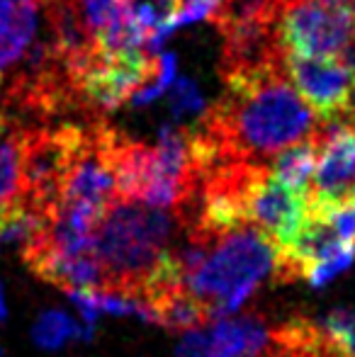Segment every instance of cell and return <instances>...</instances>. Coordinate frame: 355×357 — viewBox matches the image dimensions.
Listing matches in <instances>:
<instances>
[{
	"mask_svg": "<svg viewBox=\"0 0 355 357\" xmlns=\"http://www.w3.org/2000/svg\"><path fill=\"white\" fill-rule=\"evenodd\" d=\"M224 85V98L207 107L195 129L227 158L268 165L280 151L324 132V124L289 85L285 71L232 78Z\"/></svg>",
	"mask_w": 355,
	"mask_h": 357,
	"instance_id": "cell-1",
	"label": "cell"
},
{
	"mask_svg": "<svg viewBox=\"0 0 355 357\" xmlns=\"http://www.w3.org/2000/svg\"><path fill=\"white\" fill-rule=\"evenodd\" d=\"M199 236H204V255L185 275L183 287L204 304L209 319L234 314L263 284L285 282L282 250L258 226L239 224Z\"/></svg>",
	"mask_w": 355,
	"mask_h": 357,
	"instance_id": "cell-2",
	"label": "cell"
},
{
	"mask_svg": "<svg viewBox=\"0 0 355 357\" xmlns=\"http://www.w3.org/2000/svg\"><path fill=\"white\" fill-rule=\"evenodd\" d=\"M183 219L171 209L114 199L95 229V255L105 270V291L142 299ZM144 301V299H142Z\"/></svg>",
	"mask_w": 355,
	"mask_h": 357,
	"instance_id": "cell-3",
	"label": "cell"
},
{
	"mask_svg": "<svg viewBox=\"0 0 355 357\" xmlns=\"http://www.w3.org/2000/svg\"><path fill=\"white\" fill-rule=\"evenodd\" d=\"M278 39L282 52L294 56H343L355 39V8L319 0L289 3L278 15Z\"/></svg>",
	"mask_w": 355,
	"mask_h": 357,
	"instance_id": "cell-4",
	"label": "cell"
},
{
	"mask_svg": "<svg viewBox=\"0 0 355 357\" xmlns=\"http://www.w3.org/2000/svg\"><path fill=\"white\" fill-rule=\"evenodd\" d=\"M153 68L156 56L151 59L144 49L105 52L98 47L73 75L78 107L93 112H112L122 107L151 78Z\"/></svg>",
	"mask_w": 355,
	"mask_h": 357,
	"instance_id": "cell-5",
	"label": "cell"
},
{
	"mask_svg": "<svg viewBox=\"0 0 355 357\" xmlns=\"http://www.w3.org/2000/svg\"><path fill=\"white\" fill-rule=\"evenodd\" d=\"M282 68L324 127L346 122L355 112V66L343 56L304 59L285 54Z\"/></svg>",
	"mask_w": 355,
	"mask_h": 357,
	"instance_id": "cell-6",
	"label": "cell"
},
{
	"mask_svg": "<svg viewBox=\"0 0 355 357\" xmlns=\"http://www.w3.org/2000/svg\"><path fill=\"white\" fill-rule=\"evenodd\" d=\"M275 331L261 314L222 316L183 331L176 357H268L275 350Z\"/></svg>",
	"mask_w": 355,
	"mask_h": 357,
	"instance_id": "cell-7",
	"label": "cell"
},
{
	"mask_svg": "<svg viewBox=\"0 0 355 357\" xmlns=\"http://www.w3.org/2000/svg\"><path fill=\"white\" fill-rule=\"evenodd\" d=\"M309 219L307 195L285 188L266 168L253 183L246 199V221L266 231L278 248L289 250L302 236Z\"/></svg>",
	"mask_w": 355,
	"mask_h": 357,
	"instance_id": "cell-8",
	"label": "cell"
},
{
	"mask_svg": "<svg viewBox=\"0 0 355 357\" xmlns=\"http://www.w3.org/2000/svg\"><path fill=\"white\" fill-rule=\"evenodd\" d=\"M351 197H355V127L348 122L326 124L307 202L336 204Z\"/></svg>",
	"mask_w": 355,
	"mask_h": 357,
	"instance_id": "cell-9",
	"label": "cell"
},
{
	"mask_svg": "<svg viewBox=\"0 0 355 357\" xmlns=\"http://www.w3.org/2000/svg\"><path fill=\"white\" fill-rule=\"evenodd\" d=\"M37 27V0H0V71L27 56Z\"/></svg>",
	"mask_w": 355,
	"mask_h": 357,
	"instance_id": "cell-10",
	"label": "cell"
},
{
	"mask_svg": "<svg viewBox=\"0 0 355 357\" xmlns=\"http://www.w3.org/2000/svg\"><path fill=\"white\" fill-rule=\"evenodd\" d=\"M24 137L27 127L15 114L0 112V209L24 199Z\"/></svg>",
	"mask_w": 355,
	"mask_h": 357,
	"instance_id": "cell-11",
	"label": "cell"
},
{
	"mask_svg": "<svg viewBox=\"0 0 355 357\" xmlns=\"http://www.w3.org/2000/svg\"><path fill=\"white\" fill-rule=\"evenodd\" d=\"M319 144H322V134L312 139H304V142L280 151L268 163L270 175H273L278 183H282L285 188L309 197V190H312V180H314V168H317V158H319Z\"/></svg>",
	"mask_w": 355,
	"mask_h": 357,
	"instance_id": "cell-12",
	"label": "cell"
},
{
	"mask_svg": "<svg viewBox=\"0 0 355 357\" xmlns=\"http://www.w3.org/2000/svg\"><path fill=\"white\" fill-rule=\"evenodd\" d=\"M95 335L93 328L88 326H81L71 319L63 311H44L32 326V338L39 348L44 350H59L61 345H66L68 340H90Z\"/></svg>",
	"mask_w": 355,
	"mask_h": 357,
	"instance_id": "cell-13",
	"label": "cell"
},
{
	"mask_svg": "<svg viewBox=\"0 0 355 357\" xmlns=\"http://www.w3.org/2000/svg\"><path fill=\"white\" fill-rule=\"evenodd\" d=\"M178 78V56L176 54H158L156 56V68H153L151 78L129 98L132 107H146L153 100H158L161 95L168 93V88L173 85V80Z\"/></svg>",
	"mask_w": 355,
	"mask_h": 357,
	"instance_id": "cell-14",
	"label": "cell"
},
{
	"mask_svg": "<svg viewBox=\"0 0 355 357\" xmlns=\"http://www.w3.org/2000/svg\"><path fill=\"white\" fill-rule=\"evenodd\" d=\"M309 214L322 219L331 229L336 241L355 245V197L343 199L336 204H312L307 202Z\"/></svg>",
	"mask_w": 355,
	"mask_h": 357,
	"instance_id": "cell-15",
	"label": "cell"
},
{
	"mask_svg": "<svg viewBox=\"0 0 355 357\" xmlns=\"http://www.w3.org/2000/svg\"><path fill=\"white\" fill-rule=\"evenodd\" d=\"M353 263H355V245H336V248L328 250L326 255L314 260V263L304 270L302 280H307L312 287H326L341 273H346Z\"/></svg>",
	"mask_w": 355,
	"mask_h": 357,
	"instance_id": "cell-16",
	"label": "cell"
},
{
	"mask_svg": "<svg viewBox=\"0 0 355 357\" xmlns=\"http://www.w3.org/2000/svg\"><path fill=\"white\" fill-rule=\"evenodd\" d=\"M168 109H171L173 122H180L185 117H202L207 112L202 90L195 80L190 78H176L168 88Z\"/></svg>",
	"mask_w": 355,
	"mask_h": 357,
	"instance_id": "cell-17",
	"label": "cell"
},
{
	"mask_svg": "<svg viewBox=\"0 0 355 357\" xmlns=\"http://www.w3.org/2000/svg\"><path fill=\"white\" fill-rule=\"evenodd\" d=\"M331 338L338 343L346 357H355V311L353 309H336L322 319Z\"/></svg>",
	"mask_w": 355,
	"mask_h": 357,
	"instance_id": "cell-18",
	"label": "cell"
},
{
	"mask_svg": "<svg viewBox=\"0 0 355 357\" xmlns=\"http://www.w3.org/2000/svg\"><path fill=\"white\" fill-rule=\"evenodd\" d=\"M224 0H180V13L176 17V29L185 27L192 22H217V17L222 15Z\"/></svg>",
	"mask_w": 355,
	"mask_h": 357,
	"instance_id": "cell-19",
	"label": "cell"
},
{
	"mask_svg": "<svg viewBox=\"0 0 355 357\" xmlns=\"http://www.w3.org/2000/svg\"><path fill=\"white\" fill-rule=\"evenodd\" d=\"M253 10H275V13H280V8L275 5V0H224L222 15L253 13Z\"/></svg>",
	"mask_w": 355,
	"mask_h": 357,
	"instance_id": "cell-20",
	"label": "cell"
},
{
	"mask_svg": "<svg viewBox=\"0 0 355 357\" xmlns=\"http://www.w3.org/2000/svg\"><path fill=\"white\" fill-rule=\"evenodd\" d=\"M268 357H312V355H304V353H299V350H292V348H285V345H280L278 343V331H275V350Z\"/></svg>",
	"mask_w": 355,
	"mask_h": 357,
	"instance_id": "cell-21",
	"label": "cell"
},
{
	"mask_svg": "<svg viewBox=\"0 0 355 357\" xmlns=\"http://www.w3.org/2000/svg\"><path fill=\"white\" fill-rule=\"evenodd\" d=\"M289 3H302V0H275V5H278L280 10L285 8V5ZM319 3H328V5H348V8H355V0H319Z\"/></svg>",
	"mask_w": 355,
	"mask_h": 357,
	"instance_id": "cell-22",
	"label": "cell"
},
{
	"mask_svg": "<svg viewBox=\"0 0 355 357\" xmlns=\"http://www.w3.org/2000/svg\"><path fill=\"white\" fill-rule=\"evenodd\" d=\"M8 319V304H5V291H3V284H0V321Z\"/></svg>",
	"mask_w": 355,
	"mask_h": 357,
	"instance_id": "cell-23",
	"label": "cell"
},
{
	"mask_svg": "<svg viewBox=\"0 0 355 357\" xmlns=\"http://www.w3.org/2000/svg\"><path fill=\"white\" fill-rule=\"evenodd\" d=\"M343 59H346V61L351 63V66H355V39L351 42V47H348V52L343 54Z\"/></svg>",
	"mask_w": 355,
	"mask_h": 357,
	"instance_id": "cell-24",
	"label": "cell"
},
{
	"mask_svg": "<svg viewBox=\"0 0 355 357\" xmlns=\"http://www.w3.org/2000/svg\"><path fill=\"white\" fill-rule=\"evenodd\" d=\"M346 122H348V124H353V127H355V112L351 114V117H348V119H346Z\"/></svg>",
	"mask_w": 355,
	"mask_h": 357,
	"instance_id": "cell-25",
	"label": "cell"
},
{
	"mask_svg": "<svg viewBox=\"0 0 355 357\" xmlns=\"http://www.w3.org/2000/svg\"><path fill=\"white\" fill-rule=\"evenodd\" d=\"M0 357H3V350H0Z\"/></svg>",
	"mask_w": 355,
	"mask_h": 357,
	"instance_id": "cell-26",
	"label": "cell"
},
{
	"mask_svg": "<svg viewBox=\"0 0 355 357\" xmlns=\"http://www.w3.org/2000/svg\"><path fill=\"white\" fill-rule=\"evenodd\" d=\"M0 83H3V80H0Z\"/></svg>",
	"mask_w": 355,
	"mask_h": 357,
	"instance_id": "cell-27",
	"label": "cell"
}]
</instances>
